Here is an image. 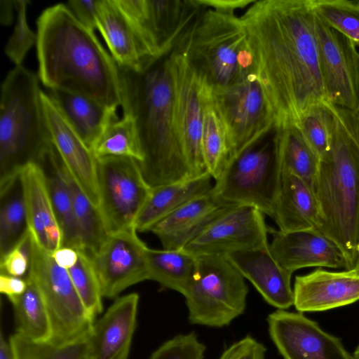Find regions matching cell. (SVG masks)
Listing matches in <instances>:
<instances>
[{"mask_svg":"<svg viewBox=\"0 0 359 359\" xmlns=\"http://www.w3.org/2000/svg\"><path fill=\"white\" fill-rule=\"evenodd\" d=\"M241 18L274 114V130L297 126L310 108L328 101L312 0H256Z\"/></svg>","mask_w":359,"mask_h":359,"instance_id":"1","label":"cell"},{"mask_svg":"<svg viewBox=\"0 0 359 359\" xmlns=\"http://www.w3.org/2000/svg\"><path fill=\"white\" fill-rule=\"evenodd\" d=\"M38 76L48 90L88 96L116 111L121 105L118 68L94 31L67 5L43 10L36 20Z\"/></svg>","mask_w":359,"mask_h":359,"instance_id":"2","label":"cell"},{"mask_svg":"<svg viewBox=\"0 0 359 359\" xmlns=\"http://www.w3.org/2000/svg\"><path fill=\"white\" fill-rule=\"evenodd\" d=\"M162 59L142 72L118 67L123 114L136 125L144 155L139 164L151 188L193 179L175 128L172 81Z\"/></svg>","mask_w":359,"mask_h":359,"instance_id":"3","label":"cell"},{"mask_svg":"<svg viewBox=\"0 0 359 359\" xmlns=\"http://www.w3.org/2000/svg\"><path fill=\"white\" fill-rule=\"evenodd\" d=\"M329 107L330 146L313 187L322 216L318 232L339 246L351 270L359 257V126L355 111L330 102Z\"/></svg>","mask_w":359,"mask_h":359,"instance_id":"4","label":"cell"},{"mask_svg":"<svg viewBox=\"0 0 359 359\" xmlns=\"http://www.w3.org/2000/svg\"><path fill=\"white\" fill-rule=\"evenodd\" d=\"M38 74L22 65L10 70L1 86L0 185L39 163L52 143Z\"/></svg>","mask_w":359,"mask_h":359,"instance_id":"5","label":"cell"},{"mask_svg":"<svg viewBox=\"0 0 359 359\" xmlns=\"http://www.w3.org/2000/svg\"><path fill=\"white\" fill-rule=\"evenodd\" d=\"M177 45L196 74L212 87L229 86L257 75L246 28L235 14L206 9Z\"/></svg>","mask_w":359,"mask_h":359,"instance_id":"6","label":"cell"},{"mask_svg":"<svg viewBox=\"0 0 359 359\" xmlns=\"http://www.w3.org/2000/svg\"><path fill=\"white\" fill-rule=\"evenodd\" d=\"M196 257V272L184 294L189 321L212 327L226 326L245 309V278L226 256Z\"/></svg>","mask_w":359,"mask_h":359,"instance_id":"7","label":"cell"},{"mask_svg":"<svg viewBox=\"0 0 359 359\" xmlns=\"http://www.w3.org/2000/svg\"><path fill=\"white\" fill-rule=\"evenodd\" d=\"M27 277L37 286L46 306L52 329L49 341L69 343L89 334L95 320L84 307L68 270L58 266L32 236Z\"/></svg>","mask_w":359,"mask_h":359,"instance_id":"8","label":"cell"},{"mask_svg":"<svg viewBox=\"0 0 359 359\" xmlns=\"http://www.w3.org/2000/svg\"><path fill=\"white\" fill-rule=\"evenodd\" d=\"M281 175L273 140L259 141L226 165L213 189L226 201L253 206L272 218Z\"/></svg>","mask_w":359,"mask_h":359,"instance_id":"9","label":"cell"},{"mask_svg":"<svg viewBox=\"0 0 359 359\" xmlns=\"http://www.w3.org/2000/svg\"><path fill=\"white\" fill-rule=\"evenodd\" d=\"M211 88L226 133L229 164L275 128V117L257 75L229 86Z\"/></svg>","mask_w":359,"mask_h":359,"instance_id":"10","label":"cell"},{"mask_svg":"<svg viewBox=\"0 0 359 359\" xmlns=\"http://www.w3.org/2000/svg\"><path fill=\"white\" fill-rule=\"evenodd\" d=\"M99 210L107 233L135 229V220L152 188L134 158H96Z\"/></svg>","mask_w":359,"mask_h":359,"instance_id":"11","label":"cell"},{"mask_svg":"<svg viewBox=\"0 0 359 359\" xmlns=\"http://www.w3.org/2000/svg\"><path fill=\"white\" fill-rule=\"evenodd\" d=\"M163 62L172 81L175 128L190 177L197 178L209 174L202 149L201 80L180 49L175 48Z\"/></svg>","mask_w":359,"mask_h":359,"instance_id":"12","label":"cell"},{"mask_svg":"<svg viewBox=\"0 0 359 359\" xmlns=\"http://www.w3.org/2000/svg\"><path fill=\"white\" fill-rule=\"evenodd\" d=\"M315 31L319 67L328 101L357 111L359 107L358 48L349 39L327 26L316 15Z\"/></svg>","mask_w":359,"mask_h":359,"instance_id":"13","label":"cell"},{"mask_svg":"<svg viewBox=\"0 0 359 359\" xmlns=\"http://www.w3.org/2000/svg\"><path fill=\"white\" fill-rule=\"evenodd\" d=\"M147 44L166 56L200 8L193 0H115Z\"/></svg>","mask_w":359,"mask_h":359,"instance_id":"14","label":"cell"},{"mask_svg":"<svg viewBox=\"0 0 359 359\" xmlns=\"http://www.w3.org/2000/svg\"><path fill=\"white\" fill-rule=\"evenodd\" d=\"M264 214L246 205H236L212 222L183 249L198 255H222L269 244Z\"/></svg>","mask_w":359,"mask_h":359,"instance_id":"15","label":"cell"},{"mask_svg":"<svg viewBox=\"0 0 359 359\" xmlns=\"http://www.w3.org/2000/svg\"><path fill=\"white\" fill-rule=\"evenodd\" d=\"M135 229L109 233L91 259L103 297L149 280L147 250Z\"/></svg>","mask_w":359,"mask_h":359,"instance_id":"16","label":"cell"},{"mask_svg":"<svg viewBox=\"0 0 359 359\" xmlns=\"http://www.w3.org/2000/svg\"><path fill=\"white\" fill-rule=\"evenodd\" d=\"M269 333L284 359H354L341 340L302 313L277 309L268 316Z\"/></svg>","mask_w":359,"mask_h":359,"instance_id":"17","label":"cell"},{"mask_svg":"<svg viewBox=\"0 0 359 359\" xmlns=\"http://www.w3.org/2000/svg\"><path fill=\"white\" fill-rule=\"evenodd\" d=\"M41 99L52 143L72 177L98 208L96 158L43 90Z\"/></svg>","mask_w":359,"mask_h":359,"instance_id":"18","label":"cell"},{"mask_svg":"<svg viewBox=\"0 0 359 359\" xmlns=\"http://www.w3.org/2000/svg\"><path fill=\"white\" fill-rule=\"evenodd\" d=\"M270 250L286 271L293 273L306 267L346 269L345 257L330 238L315 230L283 232L269 228Z\"/></svg>","mask_w":359,"mask_h":359,"instance_id":"19","label":"cell"},{"mask_svg":"<svg viewBox=\"0 0 359 359\" xmlns=\"http://www.w3.org/2000/svg\"><path fill=\"white\" fill-rule=\"evenodd\" d=\"M98 10L97 29L118 67L142 72L161 60L149 48L115 0H98Z\"/></svg>","mask_w":359,"mask_h":359,"instance_id":"20","label":"cell"},{"mask_svg":"<svg viewBox=\"0 0 359 359\" xmlns=\"http://www.w3.org/2000/svg\"><path fill=\"white\" fill-rule=\"evenodd\" d=\"M294 304L300 313L323 311L359 300V275L352 270L330 271L320 268L295 277Z\"/></svg>","mask_w":359,"mask_h":359,"instance_id":"21","label":"cell"},{"mask_svg":"<svg viewBox=\"0 0 359 359\" xmlns=\"http://www.w3.org/2000/svg\"><path fill=\"white\" fill-rule=\"evenodd\" d=\"M238 204L226 201L213 188L182 205L150 230L163 249L184 248L212 222Z\"/></svg>","mask_w":359,"mask_h":359,"instance_id":"22","label":"cell"},{"mask_svg":"<svg viewBox=\"0 0 359 359\" xmlns=\"http://www.w3.org/2000/svg\"><path fill=\"white\" fill-rule=\"evenodd\" d=\"M139 300L136 292L118 297L94 323L88 334L90 359H128Z\"/></svg>","mask_w":359,"mask_h":359,"instance_id":"23","label":"cell"},{"mask_svg":"<svg viewBox=\"0 0 359 359\" xmlns=\"http://www.w3.org/2000/svg\"><path fill=\"white\" fill-rule=\"evenodd\" d=\"M28 230L33 240L52 255L62 246V236L49 192L46 174L38 163H29L20 172Z\"/></svg>","mask_w":359,"mask_h":359,"instance_id":"24","label":"cell"},{"mask_svg":"<svg viewBox=\"0 0 359 359\" xmlns=\"http://www.w3.org/2000/svg\"><path fill=\"white\" fill-rule=\"evenodd\" d=\"M226 257L269 304L281 310H286L293 305L292 273L278 263L270 250L269 244Z\"/></svg>","mask_w":359,"mask_h":359,"instance_id":"25","label":"cell"},{"mask_svg":"<svg viewBox=\"0 0 359 359\" xmlns=\"http://www.w3.org/2000/svg\"><path fill=\"white\" fill-rule=\"evenodd\" d=\"M272 219L283 232L318 231L322 225L313 190L302 178L287 170H282Z\"/></svg>","mask_w":359,"mask_h":359,"instance_id":"26","label":"cell"},{"mask_svg":"<svg viewBox=\"0 0 359 359\" xmlns=\"http://www.w3.org/2000/svg\"><path fill=\"white\" fill-rule=\"evenodd\" d=\"M47 94L92 152L107 125L118 118L116 111L88 96L55 89Z\"/></svg>","mask_w":359,"mask_h":359,"instance_id":"27","label":"cell"},{"mask_svg":"<svg viewBox=\"0 0 359 359\" xmlns=\"http://www.w3.org/2000/svg\"><path fill=\"white\" fill-rule=\"evenodd\" d=\"M215 180L205 175L152 188L135 222L137 232L150 231L161 219L188 201L209 192Z\"/></svg>","mask_w":359,"mask_h":359,"instance_id":"28","label":"cell"},{"mask_svg":"<svg viewBox=\"0 0 359 359\" xmlns=\"http://www.w3.org/2000/svg\"><path fill=\"white\" fill-rule=\"evenodd\" d=\"M39 165L46 174L54 212L62 232V246L76 250H84L71 190L63 172V161L53 143L43 154Z\"/></svg>","mask_w":359,"mask_h":359,"instance_id":"29","label":"cell"},{"mask_svg":"<svg viewBox=\"0 0 359 359\" xmlns=\"http://www.w3.org/2000/svg\"><path fill=\"white\" fill-rule=\"evenodd\" d=\"M200 78L203 105V154L208 172L215 182L228 164L229 150L225 128L214 102L211 86L203 78Z\"/></svg>","mask_w":359,"mask_h":359,"instance_id":"30","label":"cell"},{"mask_svg":"<svg viewBox=\"0 0 359 359\" xmlns=\"http://www.w3.org/2000/svg\"><path fill=\"white\" fill-rule=\"evenodd\" d=\"M273 142L281 171L287 170L297 175L313 189L320 158L298 128L287 125L275 129Z\"/></svg>","mask_w":359,"mask_h":359,"instance_id":"31","label":"cell"},{"mask_svg":"<svg viewBox=\"0 0 359 359\" xmlns=\"http://www.w3.org/2000/svg\"><path fill=\"white\" fill-rule=\"evenodd\" d=\"M149 280L184 294L197 269V257L185 250H147Z\"/></svg>","mask_w":359,"mask_h":359,"instance_id":"32","label":"cell"},{"mask_svg":"<svg viewBox=\"0 0 359 359\" xmlns=\"http://www.w3.org/2000/svg\"><path fill=\"white\" fill-rule=\"evenodd\" d=\"M27 285L19 296L8 299L13 305L16 333L34 341H49L52 329L48 313L36 284L27 276Z\"/></svg>","mask_w":359,"mask_h":359,"instance_id":"33","label":"cell"},{"mask_svg":"<svg viewBox=\"0 0 359 359\" xmlns=\"http://www.w3.org/2000/svg\"><path fill=\"white\" fill-rule=\"evenodd\" d=\"M0 257L28 233L27 213L19 176L0 185Z\"/></svg>","mask_w":359,"mask_h":359,"instance_id":"34","label":"cell"},{"mask_svg":"<svg viewBox=\"0 0 359 359\" xmlns=\"http://www.w3.org/2000/svg\"><path fill=\"white\" fill-rule=\"evenodd\" d=\"M63 172L71 190L83 248L91 257L98 250L108 233L98 208L78 185L64 163Z\"/></svg>","mask_w":359,"mask_h":359,"instance_id":"35","label":"cell"},{"mask_svg":"<svg viewBox=\"0 0 359 359\" xmlns=\"http://www.w3.org/2000/svg\"><path fill=\"white\" fill-rule=\"evenodd\" d=\"M95 158L114 156L128 157L140 163L144 155L134 120L123 114L121 119L111 121L93 149Z\"/></svg>","mask_w":359,"mask_h":359,"instance_id":"36","label":"cell"},{"mask_svg":"<svg viewBox=\"0 0 359 359\" xmlns=\"http://www.w3.org/2000/svg\"><path fill=\"white\" fill-rule=\"evenodd\" d=\"M8 341L15 359H90L88 335L72 342L58 344L32 341L15 332Z\"/></svg>","mask_w":359,"mask_h":359,"instance_id":"37","label":"cell"},{"mask_svg":"<svg viewBox=\"0 0 359 359\" xmlns=\"http://www.w3.org/2000/svg\"><path fill=\"white\" fill-rule=\"evenodd\" d=\"M315 15L359 48V1L312 0Z\"/></svg>","mask_w":359,"mask_h":359,"instance_id":"38","label":"cell"},{"mask_svg":"<svg viewBox=\"0 0 359 359\" xmlns=\"http://www.w3.org/2000/svg\"><path fill=\"white\" fill-rule=\"evenodd\" d=\"M77 251V262L68 272L84 307L95 320L103 309L100 282L90 256L84 250Z\"/></svg>","mask_w":359,"mask_h":359,"instance_id":"39","label":"cell"},{"mask_svg":"<svg viewBox=\"0 0 359 359\" xmlns=\"http://www.w3.org/2000/svg\"><path fill=\"white\" fill-rule=\"evenodd\" d=\"M332 122L329 101H325L310 108L295 126L320 159L330 149Z\"/></svg>","mask_w":359,"mask_h":359,"instance_id":"40","label":"cell"},{"mask_svg":"<svg viewBox=\"0 0 359 359\" xmlns=\"http://www.w3.org/2000/svg\"><path fill=\"white\" fill-rule=\"evenodd\" d=\"M29 3L27 0H15L16 22L5 46V54L15 66L22 65L27 53L37 39V34L29 28L27 22L26 11Z\"/></svg>","mask_w":359,"mask_h":359,"instance_id":"41","label":"cell"},{"mask_svg":"<svg viewBox=\"0 0 359 359\" xmlns=\"http://www.w3.org/2000/svg\"><path fill=\"white\" fill-rule=\"evenodd\" d=\"M205 346L195 332L175 336L155 350L149 359H203Z\"/></svg>","mask_w":359,"mask_h":359,"instance_id":"42","label":"cell"},{"mask_svg":"<svg viewBox=\"0 0 359 359\" xmlns=\"http://www.w3.org/2000/svg\"><path fill=\"white\" fill-rule=\"evenodd\" d=\"M31 259V235L29 231L5 255L0 257L1 273L20 277L29 272Z\"/></svg>","mask_w":359,"mask_h":359,"instance_id":"43","label":"cell"},{"mask_svg":"<svg viewBox=\"0 0 359 359\" xmlns=\"http://www.w3.org/2000/svg\"><path fill=\"white\" fill-rule=\"evenodd\" d=\"M265 346L251 336H246L229 346L218 359H265Z\"/></svg>","mask_w":359,"mask_h":359,"instance_id":"44","label":"cell"},{"mask_svg":"<svg viewBox=\"0 0 359 359\" xmlns=\"http://www.w3.org/2000/svg\"><path fill=\"white\" fill-rule=\"evenodd\" d=\"M67 5L83 25L92 31L97 29L99 15L98 0H72L69 1Z\"/></svg>","mask_w":359,"mask_h":359,"instance_id":"45","label":"cell"},{"mask_svg":"<svg viewBox=\"0 0 359 359\" xmlns=\"http://www.w3.org/2000/svg\"><path fill=\"white\" fill-rule=\"evenodd\" d=\"M201 9H212L217 12L234 14L236 10L249 7L256 0H193Z\"/></svg>","mask_w":359,"mask_h":359,"instance_id":"46","label":"cell"},{"mask_svg":"<svg viewBox=\"0 0 359 359\" xmlns=\"http://www.w3.org/2000/svg\"><path fill=\"white\" fill-rule=\"evenodd\" d=\"M27 282L26 278L10 276L1 273L0 292L11 299L22 294L26 290Z\"/></svg>","mask_w":359,"mask_h":359,"instance_id":"47","label":"cell"},{"mask_svg":"<svg viewBox=\"0 0 359 359\" xmlns=\"http://www.w3.org/2000/svg\"><path fill=\"white\" fill-rule=\"evenodd\" d=\"M51 256L58 266L68 270L77 262L79 253L72 248L62 246Z\"/></svg>","mask_w":359,"mask_h":359,"instance_id":"48","label":"cell"},{"mask_svg":"<svg viewBox=\"0 0 359 359\" xmlns=\"http://www.w3.org/2000/svg\"><path fill=\"white\" fill-rule=\"evenodd\" d=\"M15 9V0L0 1V22L4 26H9L13 19V11Z\"/></svg>","mask_w":359,"mask_h":359,"instance_id":"49","label":"cell"},{"mask_svg":"<svg viewBox=\"0 0 359 359\" xmlns=\"http://www.w3.org/2000/svg\"><path fill=\"white\" fill-rule=\"evenodd\" d=\"M0 359H15L10 343L2 333L0 335Z\"/></svg>","mask_w":359,"mask_h":359,"instance_id":"50","label":"cell"},{"mask_svg":"<svg viewBox=\"0 0 359 359\" xmlns=\"http://www.w3.org/2000/svg\"><path fill=\"white\" fill-rule=\"evenodd\" d=\"M351 270L354 271L356 274L359 275V257H358V261L356 262L355 267Z\"/></svg>","mask_w":359,"mask_h":359,"instance_id":"51","label":"cell"},{"mask_svg":"<svg viewBox=\"0 0 359 359\" xmlns=\"http://www.w3.org/2000/svg\"><path fill=\"white\" fill-rule=\"evenodd\" d=\"M353 358L354 359H359V344L357 346L354 353H353Z\"/></svg>","mask_w":359,"mask_h":359,"instance_id":"52","label":"cell"},{"mask_svg":"<svg viewBox=\"0 0 359 359\" xmlns=\"http://www.w3.org/2000/svg\"><path fill=\"white\" fill-rule=\"evenodd\" d=\"M355 112L357 114L358 121V126H359V107H358V109L357 110V111H355Z\"/></svg>","mask_w":359,"mask_h":359,"instance_id":"53","label":"cell"}]
</instances>
